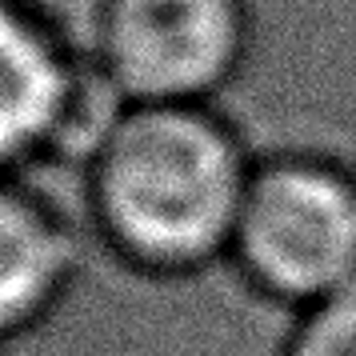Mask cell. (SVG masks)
<instances>
[{
    "label": "cell",
    "instance_id": "3",
    "mask_svg": "<svg viewBox=\"0 0 356 356\" xmlns=\"http://www.w3.org/2000/svg\"><path fill=\"white\" fill-rule=\"evenodd\" d=\"M232 257L292 305H316L356 280V180L328 161L276 156L252 168Z\"/></svg>",
    "mask_w": 356,
    "mask_h": 356
},
{
    "label": "cell",
    "instance_id": "2",
    "mask_svg": "<svg viewBox=\"0 0 356 356\" xmlns=\"http://www.w3.org/2000/svg\"><path fill=\"white\" fill-rule=\"evenodd\" d=\"M257 44L252 0H100L88 60L124 104H216Z\"/></svg>",
    "mask_w": 356,
    "mask_h": 356
},
{
    "label": "cell",
    "instance_id": "1",
    "mask_svg": "<svg viewBox=\"0 0 356 356\" xmlns=\"http://www.w3.org/2000/svg\"><path fill=\"white\" fill-rule=\"evenodd\" d=\"M252 156L216 104H120L81 172V220L116 273L188 276L232 252Z\"/></svg>",
    "mask_w": 356,
    "mask_h": 356
},
{
    "label": "cell",
    "instance_id": "4",
    "mask_svg": "<svg viewBox=\"0 0 356 356\" xmlns=\"http://www.w3.org/2000/svg\"><path fill=\"white\" fill-rule=\"evenodd\" d=\"M120 104L36 0H0V172L76 168Z\"/></svg>",
    "mask_w": 356,
    "mask_h": 356
},
{
    "label": "cell",
    "instance_id": "5",
    "mask_svg": "<svg viewBox=\"0 0 356 356\" xmlns=\"http://www.w3.org/2000/svg\"><path fill=\"white\" fill-rule=\"evenodd\" d=\"M92 241L29 172H0V344L33 337L76 296Z\"/></svg>",
    "mask_w": 356,
    "mask_h": 356
},
{
    "label": "cell",
    "instance_id": "7",
    "mask_svg": "<svg viewBox=\"0 0 356 356\" xmlns=\"http://www.w3.org/2000/svg\"><path fill=\"white\" fill-rule=\"evenodd\" d=\"M0 356H4V344H0Z\"/></svg>",
    "mask_w": 356,
    "mask_h": 356
},
{
    "label": "cell",
    "instance_id": "6",
    "mask_svg": "<svg viewBox=\"0 0 356 356\" xmlns=\"http://www.w3.org/2000/svg\"><path fill=\"white\" fill-rule=\"evenodd\" d=\"M289 356H356V280L305 308Z\"/></svg>",
    "mask_w": 356,
    "mask_h": 356
}]
</instances>
